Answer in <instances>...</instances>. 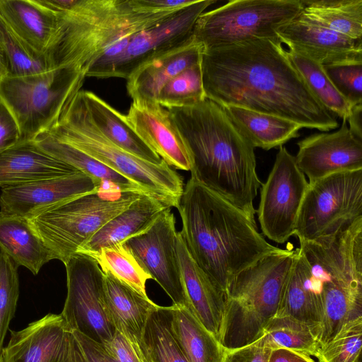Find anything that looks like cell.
Instances as JSON below:
<instances>
[{
    "mask_svg": "<svg viewBox=\"0 0 362 362\" xmlns=\"http://www.w3.org/2000/svg\"><path fill=\"white\" fill-rule=\"evenodd\" d=\"M201 66L206 98L221 107L274 115L322 132L338 127L337 117L310 90L279 37L203 49Z\"/></svg>",
    "mask_w": 362,
    "mask_h": 362,
    "instance_id": "1",
    "label": "cell"
},
{
    "mask_svg": "<svg viewBox=\"0 0 362 362\" xmlns=\"http://www.w3.org/2000/svg\"><path fill=\"white\" fill-rule=\"evenodd\" d=\"M168 110L189 153L191 177L243 211L257 226L253 201L262 183L255 148L225 109L206 98Z\"/></svg>",
    "mask_w": 362,
    "mask_h": 362,
    "instance_id": "2",
    "label": "cell"
},
{
    "mask_svg": "<svg viewBox=\"0 0 362 362\" xmlns=\"http://www.w3.org/2000/svg\"><path fill=\"white\" fill-rule=\"evenodd\" d=\"M176 207L189 253L225 296L237 274L280 249L243 211L191 177Z\"/></svg>",
    "mask_w": 362,
    "mask_h": 362,
    "instance_id": "3",
    "label": "cell"
},
{
    "mask_svg": "<svg viewBox=\"0 0 362 362\" xmlns=\"http://www.w3.org/2000/svg\"><path fill=\"white\" fill-rule=\"evenodd\" d=\"M60 17L52 69L69 65L85 74L118 42L131 39L174 12L142 0H39ZM182 9V8H181ZM180 10V9H179Z\"/></svg>",
    "mask_w": 362,
    "mask_h": 362,
    "instance_id": "4",
    "label": "cell"
},
{
    "mask_svg": "<svg viewBox=\"0 0 362 362\" xmlns=\"http://www.w3.org/2000/svg\"><path fill=\"white\" fill-rule=\"evenodd\" d=\"M299 248L319 283L320 349L345 327L362 321V229L350 226L303 241Z\"/></svg>",
    "mask_w": 362,
    "mask_h": 362,
    "instance_id": "5",
    "label": "cell"
},
{
    "mask_svg": "<svg viewBox=\"0 0 362 362\" xmlns=\"http://www.w3.org/2000/svg\"><path fill=\"white\" fill-rule=\"evenodd\" d=\"M296 249H279L237 274L226 293L220 343L224 349L248 345L262 336L276 315Z\"/></svg>",
    "mask_w": 362,
    "mask_h": 362,
    "instance_id": "6",
    "label": "cell"
},
{
    "mask_svg": "<svg viewBox=\"0 0 362 362\" xmlns=\"http://www.w3.org/2000/svg\"><path fill=\"white\" fill-rule=\"evenodd\" d=\"M47 132L125 177L146 194L177 206L184 189L180 174L165 162L146 161L112 143L93 124L78 93Z\"/></svg>",
    "mask_w": 362,
    "mask_h": 362,
    "instance_id": "7",
    "label": "cell"
},
{
    "mask_svg": "<svg viewBox=\"0 0 362 362\" xmlns=\"http://www.w3.org/2000/svg\"><path fill=\"white\" fill-rule=\"evenodd\" d=\"M141 194L144 193L103 188L54 205L29 221L54 259L64 264L101 227Z\"/></svg>",
    "mask_w": 362,
    "mask_h": 362,
    "instance_id": "8",
    "label": "cell"
},
{
    "mask_svg": "<svg viewBox=\"0 0 362 362\" xmlns=\"http://www.w3.org/2000/svg\"><path fill=\"white\" fill-rule=\"evenodd\" d=\"M86 75L69 66L44 72L0 78V100L13 116L21 141H33L52 128L81 90Z\"/></svg>",
    "mask_w": 362,
    "mask_h": 362,
    "instance_id": "9",
    "label": "cell"
},
{
    "mask_svg": "<svg viewBox=\"0 0 362 362\" xmlns=\"http://www.w3.org/2000/svg\"><path fill=\"white\" fill-rule=\"evenodd\" d=\"M300 0H233L198 18L193 37L204 49L256 38H277L300 12Z\"/></svg>",
    "mask_w": 362,
    "mask_h": 362,
    "instance_id": "10",
    "label": "cell"
},
{
    "mask_svg": "<svg viewBox=\"0 0 362 362\" xmlns=\"http://www.w3.org/2000/svg\"><path fill=\"white\" fill-rule=\"evenodd\" d=\"M362 218V170L334 173L308 186L294 235L312 240L332 234Z\"/></svg>",
    "mask_w": 362,
    "mask_h": 362,
    "instance_id": "11",
    "label": "cell"
},
{
    "mask_svg": "<svg viewBox=\"0 0 362 362\" xmlns=\"http://www.w3.org/2000/svg\"><path fill=\"white\" fill-rule=\"evenodd\" d=\"M67 294L62 312L70 331H78L103 344L115 329L103 303L104 273L90 256L76 252L64 263Z\"/></svg>",
    "mask_w": 362,
    "mask_h": 362,
    "instance_id": "12",
    "label": "cell"
},
{
    "mask_svg": "<svg viewBox=\"0 0 362 362\" xmlns=\"http://www.w3.org/2000/svg\"><path fill=\"white\" fill-rule=\"evenodd\" d=\"M308 186L295 157L280 146L266 182L262 184L256 211L262 233L284 243L294 235L298 215Z\"/></svg>",
    "mask_w": 362,
    "mask_h": 362,
    "instance_id": "13",
    "label": "cell"
},
{
    "mask_svg": "<svg viewBox=\"0 0 362 362\" xmlns=\"http://www.w3.org/2000/svg\"><path fill=\"white\" fill-rule=\"evenodd\" d=\"M175 218L163 211L145 230L122 244L177 307L188 308L176 253Z\"/></svg>",
    "mask_w": 362,
    "mask_h": 362,
    "instance_id": "14",
    "label": "cell"
},
{
    "mask_svg": "<svg viewBox=\"0 0 362 362\" xmlns=\"http://www.w3.org/2000/svg\"><path fill=\"white\" fill-rule=\"evenodd\" d=\"M216 0H194L153 25L134 35L114 62L110 78L127 79L139 66L193 38L199 16Z\"/></svg>",
    "mask_w": 362,
    "mask_h": 362,
    "instance_id": "15",
    "label": "cell"
},
{
    "mask_svg": "<svg viewBox=\"0 0 362 362\" xmlns=\"http://www.w3.org/2000/svg\"><path fill=\"white\" fill-rule=\"evenodd\" d=\"M297 144L296 162L308 183L334 173L362 170V140L350 132L346 119L337 131L313 134Z\"/></svg>",
    "mask_w": 362,
    "mask_h": 362,
    "instance_id": "16",
    "label": "cell"
},
{
    "mask_svg": "<svg viewBox=\"0 0 362 362\" xmlns=\"http://www.w3.org/2000/svg\"><path fill=\"white\" fill-rule=\"evenodd\" d=\"M103 188L107 189L81 172L8 187L0 195V213L30 219L54 205Z\"/></svg>",
    "mask_w": 362,
    "mask_h": 362,
    "instance_id": "17",
    "label": "cell"
},
{
    "mask_svg": "<svg viewBox=\"0 0 362 362\" xmlns=\"http://www.w3.org/2000/svg\"><path fill=\"white\" fill-rule=\"evenodd\" d=\"M125 117L142 141L168 165L190 171L189 153L167 108L156 101L135 99Z\"/></svg>",
    "mask_w": 362,
    "mask_h": 362,
    "instance_id": "18",
    "label": "cell"
},
{
    "mask_svg": "<svg viewBox=\"0 0 362 362\" xmlns=\"http://www.w3.org/2000/svg\"><path fill=\"white\" fill-rule=\"evenodd\" d=\"M277 36L288 49L322 66L362 61V40L350 38L298 15L281 26Z\"/></svg>",
    "mask_w": 362,
    "mask_h": 362,
    "instance_id": "19",
    "label": "cell"
},
{
    "mask_svg": "<svg viewBox=\"0 0 362 362\" xmlns=\"http://www.w3.org/2000/svg\"><path fill=\"white\" fill-rule=\"evenodd\" d=\"M71 331L61 314L49 313L11 337L1 356L4 362H64Z\"/></svg>",
    "mask_w": 362,
    "mask_h": 362,
    "instance_id": "20",
    "label": "cell"
},
{
    "mask_svg": "<svg viewBox=\"0 0 362 362\" xmlns=\"http://www.w3.org/2000/svg\"><path fill=\"white\" fill-rule=\"evenodd\" d=\"M175 247L188 308L220 342L225 294L192 259L179 231Z\"/></svg>",
    "mask_w": 362,
    "mask_h": 362,
    "instance_id": "21",
    "label": "cell"
},
{
    "mask_svg": "<svg viewBox=\"0 0 362 362\" xmlns=\"http://www.w3.org/2000/svg\"><path fill=\"white\" fill-rule=\"evenodd\" d=\"M0 16L24 42L47 58L51 69L60 28L59 14L38 0H0Z\"/></svg>",
    "mask_w": 362,
    "mask_h": 362,
    "instance_id": "22",
    "label": "cell"
},
{
    "mask_svg": "<svg viewBox=\"0 0 362 362\" xmlns=\"http://www.w3.org/2000/svg\"><path fill=\"white\" fill-rule=\"evenodd\" d=\"M78 172L81 171L44 151L33 140L21 141L0 153L1 188Z\"/></svg>",
    "mask_w": 362,
    "mask_h": 362,
    "instance_id": "23",
    "label": "cell"
},
{
    "mask_svg": "<svg viewBox=\"0 0 362 362\" xmlns=\"http://www.w3.org/2000/svg\"><path fill=\"white\" fill-rule=\"evenodd\" d=\"M203 47L194 37L139 66L127 78V90L132 100L157 102L161 88L173 77L202 59Z\"/></svg>",
    "mask_w": 362,
    "mask_h": 362,
    "instance_id": "24",
    "label": "cell"
},
{
    "mask_svg": "<svg viewBox=\"0 0 362 362\" xmlns=\"http://www.w3.org/2000/svg\"><path fill=\"white\" fill-rule=\"evenodd\" d=\"M103 303L112 326L122 334L139 355V346L142 332L150 314L158 305L148 297L104 274Z\"/></svg>",
    "mask_w": 362,
    "mask_h": 362,
    "instance_id": "25",
    "label": "cell"
},
{
    "mask_svg": "<svg viewBox=\"0 0 362 362\" xmlns=\"http://www.w3.org/2000/svg\"><path fill=\"white\" fill-rule=\"evenodd\" d=\"M167 203L141 194L126 209L101 227L77 252L90 255L100 249L123 243L145 230L165 209Z\"/></svg>",
    "mask_w": 362,
    "mask_h": 362,
    "instance_id": "26",
    "label": "cell"
},
{
    "mask_svg": "<svg viewBox=\"0 0 362 362\" xmlns=\"http://www.w3.org/2000/svg\"><path fill=\"white\" fill-rule=\"evenodd\" d=\"M276 315H286L320 325L321 300L317 279L299 248L285 283Z\"/></svg>",
    "mask_w": 362,
    "mask_h": 362,
    "instance_id": "27",
    "label": "cell"
},
{
    "mask_svg": "<svg viewBox=\"0 0 362 362\" xmlns=\"http://www.w3.org/2000/svg\"><path fill=\"white\" fill-rule=\"evenodd\" d=\"M78 95L93 124L112 143L146 161L164 162L137 136L125 115L93 92L81 90Z\"/></svg>",
    "mask_w": 362,
    "mask_h": 362,
    "instance_id": "28",
    "label": "cell"
},
{
    "mask_svg": "<svg viewBox=\"0 0 362 362\" xmlns=\"http://www.w3.org/2000/svg\"><path fill=\"white\" fill-rule=\"evenodd\" d=\"M0 248L18 266L36 275L53 255L25 217L0 213Z\"/></svg>",
    "mask_w": 362,
    "mask_h": 362,
    "instance_id": "29",
    "label": "cell"
},
{
    "mask_svg": "<svg viewBox=\"0 0 362 362\" xmlns=\"http://www.w3.org/2000/svg\"><path fill=\"white\" fill-rule=\"evenodd\" d=\"M223 108L254 148L268 151L282 146L298 137L303 128L293 121L274 115L236 106Z\"/></svg>",
    "mask_w": 362,
    "mask_h": 362,
    "instance_id": "30",
    "label": "cell"
},
{
    "mask_svg": "<svg viewBox=\"0 0 362 362\" xmlns=\"http://www.w3.org/2000/svg\"><path fill=\"white\" fill-rule=\"evenodd\" d=\"M33 141L50 155L76 168L107 189L122 192L146 194L125 177L47 132L37 135Z\"/></svg>",
    "mask_w": 362,
    "mask_h": 362,
    "instance_id": "31",
    "label": "cell"
},
{
    "mask_svg": "<svg viewBox=\"0 0 362 362\" xmlns=\"http://www.w3.org/2000/svg\"><path fill=\"white\" fill-rule=\"evenodd\" d=\"M172 329L188 362H221L224 349L187 307L172 305Z\"/></svg>",
    "mask_w": 362,
    "mask_h": 362,
    "instance_id": "32",
    "label": "cell"
},
{
    "mask_svg": "<svg viewBox=\"0 0 362 362\" xmlns=\"http://www.w3.org/2000/svg\"><path fill=\"white\" fill-rule=\"evenodd\" d=\"M298 16L350 38L362 40V0H300Z\"/></svg>",
    "mask_w": 362,
    "mask_h": 362,
    "instance_id": "33",
    "label": "cell"
},
{
    "mask_svg": "<svg viewBox=\"0 0 362 362\" xmlns=\"http://www.w3.org/2000/svg\"><path fill=\"white\" fill-rule=\"evenodd\" d=\"M172 308L158 305L148 316L139 346L142 362H188L172 329Z\"/></svg>",
    "mask_w": 362,
    "mask_h": 362,
    "instance_id": "34",
    "label": "cell"
},
{
    "mask_svg": "<svg viewBox=\"0 0 362 362\" xmlns=\"http://www.w3.org/2000/svg\"><path fill=\"white\" fill-rule=\"evenodd\" d=\"M319 326L286 315H275L261 337L272 349L284 348L309 356H317Z\"/></svg>",
    "mask_w": 362,
    "mask_h": 362,
    "instance_id": "35",
    "label": "cell"
},
{
    "mask_svg": "<svg viewBox=\"0 0 362 362\" xmlns=\"http://www.w3.org/2000/svg\"><path fill=\"white\" fill-rule=\"evenodd\" d=\"M286 52L315 97L336 117L346 119L353 107L336 89L322 65L291 49Z\"/></svg>",
    "mask_w": 362,
    "mask_h": 362,
    "instance_id": "36",
    "label": "cell"
},
{
    "mask_svg": "<svg viewBox=\"0 0 362 362\" xmlns=\"http://www.w3.org/2000/svg\"><path fill=\"white\" fill-rule=\"evenodd\" d=\"M89 256L97 262L104 274L111 275L143 296L148 297L146 284L147 280L153 279L122 243L102 248Z\"/></svg>",
    "mask_w": 362,
    "mask_h": 362,
    "instance_id": "37",
    "label": "cell"
},
{
    "mask_svg": "<svg viewBox=\"0 0 362 362\" xmlns=\"http://www.w3.org/2000/svg\"><path fill=\"white\" fill-rule=\"evenodd\" d=\"M0 45L6 62L7 75L26 76L51 69L47 58L24 42L1 16Z\"/></svg>",
    "mask_w": 362,
    "mask_h": 362,
    "instance_id": "38",
    "label": "cell"
},
{
    "mask_svg": "<svg viewBox=\"0 0 362 362\" xmlns=\"http://www.w3.org/2000/svg\"><path fill=\"white\" fill-rule=\"evenodd\" d=\"M205 99L200 61L170 79L160 90L157 102L168 109L193 105Z\"/></svg>",
    "mask_w": 362,
    "mask_h": 362,
    "instance_id": "39",
    "label": "cell"
},
{
    "mask_svg": "<svg viewBox=\"0 0 362 362\" xmlns=\"http://www.w3.org/2000/svg\"><path fill=\"white\" fill-rule=\"evenodd\" d=\"M18 265L0 252V355L19 296Z\"/></svg>",
    "mask_w": 362,
    "mask_h": 362,
    "instance_id": "40",
    "label": "cell"
},
{
    "mask_svg": "<svg viewBox=\"0 0 362 362\" xmlns=\"http://www.w3.org/2000/svg\"><path fill=\"white\" fill-rule=\"evenodd\" d=\"M362 346V321L343 328L319 350L320 362H358Z\"/></svg>",
    "mask_w": 362,
    "mask_h": 362,
    "instance_id": "41",
    "label": "cell"
},
{
    "mask_svg": "<svg viewBox=\"0 0 362 362\" xmlns=\"http://www.w3.org/2000/svg\"><path fill=\"white\" fill-rule=\"evenodd\" d=\"M322 66L336 89L352 107L362 103V61Z\"/></svg>",
    "mask_w": 362,
    "mask_h": 362,
    "instance_id": "42",
    "label": "cell"
},
{
    "mask_svg": "<svg viewBox=\"0 0 362 362\" xmlns=\"http://www.w3.org/2000/svg\"><path fill=\"white\" fill-rule=\"evenodd\" d=\"M272 350L260 337L248 345L224 349L221 362H268Z\"/></svg>",
    "mask_w": 362,
    "mask_h": 362,
    "instance_id": "43",
    "label": "cell"
},
{
    "mask_svg": "<svg viewBox=\"0 0 362 362\" xmlns=\"http://www.w3.org/2000/svg\"><path fill=\"white\" fill-rule=\"evenodd\" d=\"M71 332L77 342L83 362H116L103 344L78 331Z\"/></svg>",
    "mask_w": 362,
    "mask_h": 362,
    "instance_id": "44",
    "label": "cell"
},
{
    "mask_svg": "<svg viewBox=\"0 0 362 362\" xmlns=\"http://www.w3.org/2000/svg\"><path fill=\"white\" fill-rule=\"evenodd\" d=\"M103 345L116 362H142L132 343L117 330Z\"/></svg>",
    "mask_w": 362,
    "mask_h": 362,
    "instance_id": "45",
    "label": "cell"
},
{
    "mask_svg": "<svg viewBox=\"0 0 362 362\" xmlns=\"http://www.w3.org/2000/svg\"><path fill=\"white\" fill-rule=\"evenodd\" d=\"M21 142L18 124L6 105L0 100V153Z\"/></svg>",
    "mask_w": 362,
    "mask_h": 362,
    "instance_id": "46",
    "label": "cell"
},
{
    "mask_svg": "<svg viewBox=\"0 0 362 362\" xmlns=\"http://www.w3.org/2000/svg\"><path fill=\"white\" fill-rule=\"evenodd\" d=\"M268 362H317L309 356L284 348L272 349Z\"/></svg>",
    "mask_w": 362,
    "mask_h": 362,
    "instance_id": "47",
    "label": "cell"
},
{
    "mask_svg": "<svg viewBox=\"0 0 362 362\" xmlns=\"http://www.w3.org/2000/svg\"><path fill=\"white\" fill-rule=\"evenodd\" d=\"M362 103L354 105L346 119L350 132L358 139L362 140L361 126Z\"/></svg>",
    "mask_w": 362,
    "mask_h": 362,
    "instance_id": "48",
    "label": "cell"
},
{
    "mask_svg": "<svg viewBox=\"0 0 362 362\" xmlns=\"http://www.w3.org/2000/svg\"><path fill=\"white\" fill-rule=\"evenodd\" d=\"M64 362H83L77 342L71 332L68 338Z\"/></svg>",
    "mask_w": 362,
    "mask_h": 362,
    "instance_id": "49",
    "label": "cell"
},
{
    "mask_svg": "<svg viewBox=\"0 0 362 362\" xmlns=\"http://www.w3.org/2000/svg\"><path fill=\"white\" fill-rule=\"evenodd\" d=\"M7 73L6 62L0 45V78L7 75Z\"/></svg>",
    "mask_w": 362,
    "mask_h": 362,
    "instance_id": "50",
    "label": "cell"
},
{
    "mask_svg": "<svg viewBox=\"0 0 362 362\" xmlns=\"http://www.w3.org/2000/svg\"><path fill=\"white\" fill-rule=\"evenodd\" d=\"M0 362H4L1 355H0Z\"/></svg>",
    "mask_w": 362,
    "mask_h": 362,
    "instance_id": "51",
    "label": "cell"
},
{
    "mask_svg": "<svg viewBox=\"0 0 362 362\" xmlns=\"http://www.w3.org/2000/svg\"><path fill=\"white\" fill-rule=\"evenodd\" d=\"M318 362H320V361H318Z\"/></svg>",
    "mask_w": 362,
    "mask_h": 362,
    "instance_id": "52",
    "label": "cell"
}]
</instances>
